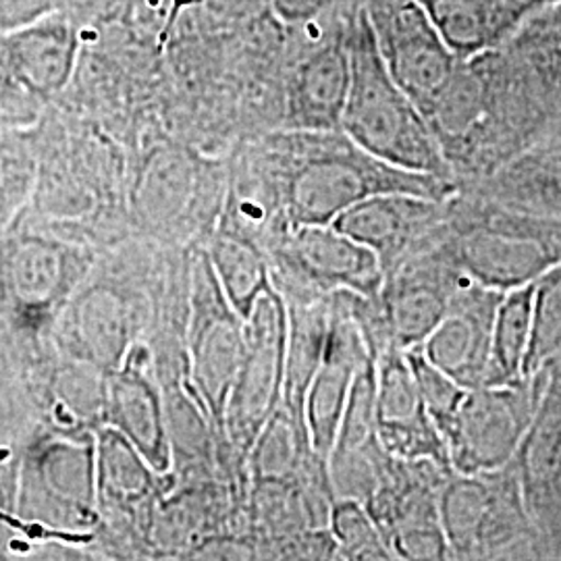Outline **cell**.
<instances>
[{"label": "cell", "instance_id": "cell-1", "mask_svg": "<svg viewBox=\"0 0 561 561\" xmlns=\"http://www.w3.org/2000/svg\"><path fill=\"white\" fill-rule=\"evenodd\" d=\"M426 121L458 185L551 136L542 102L502 48L460 60Z\"/></svg>", "mask_w": 561, "mask_h": 561}, {"label": "cell", "instance_id": "cell-2", "mask_svg": "<svg viewBox=\"0 0 561 561\" xmlns=\"http://www.w3.org/2000/svg\"><path fill=\"white\" fill-rule=\"evenodd\" d=\"M275 190L283 225H331L350 206L377 194H416L447 201L460 185L410 173L375 159L341 129H283L259 154Z\"/></svg>", "mask_w": 561, "mask_h": 561}, {"label": "cell", "instance_id": "cell-3", "mask_svg": "<svg viewBox=\"0 0 561 561\" xmlns=\"http://www.w3.org/2000/svg\"><path fill=\"white\" fill-rule=\"evenodd\" d=\"M350 62L341 131L391 167L458 183L421 108L387 71L362 4L350 25Z\"/></svg>", "mask_w": 561, "mask_h": 561}, {"label": "cell", "instance_id": "cell-4", "mask_svg": "<svg viewBox=\"0 0 561 561\" xmlns=\"http://www.w3.org/2000/svg\"><path fill=\"white\" fill-rule=\"evenodd\" d=\"M447 225L449 259L484 287L530 285L561 262V219L503 206L468 187L447 198Z\"/></svg>", "mask_w": 561, "mask_h": 561}, {"label": "cell", "instance_id": "cell-5", "mask_svg": "<svg viewBox=\"0 0 561 561\" xmlns=\"http://www.w3.org/2000/svg\"><path fill=\"white\" fill-rule=\"evenodd\" d=\"M360 4L291 30L296 48L285 78V129H340L350 90V25Z\"/></svg>", "mask_w": 561, "mask_h": 561}, {"label": "cell", "instance_id": "cell-6", "mask_svg": "<svg viewBox=\"0 0 561 561\" xmlns=\"http://www.w3.org/2000/svg\"><path fill=\"white\" fill-rule=\"evenodd\" d=\"M547 387L541 368L512 385L468 389L458 419L447 435L454 472L477 474L500 470L516 458Z\"/></svg>", "mask_w": 561, "mask_h": 561}, {"label": "cell", "instance_id": "cell-7", "mask_svg": "<svg viewBox=\"0 0 561 561\" xmlns=\"http://www.w3.org/2000/svg\"><path fill=\"white\" fill-rule=\"evenodd\" d=\"M287 306L279 291L262 294L243 321V354L225 401L222 419L231 442L250 454L262 426L283 403Z\"/></svg>", "mask_w": 561, "mask_h": 561}, {"label": "cell", "instance_id": "cell-8", "mask_svg": "<svg viewBox=\"0 0 561 561\" xmlns=\"http://www.w3.org/2000/svg\"><path fill=\"white\" fill-rule=\"evenodd\" d=\"M362 7L387 71L426 119L460 59L419 0H364Z\"/></svg>", "mask_w": 561, "mask_h": 561}, {"label": "cell", "instance_id": "cell-9", "mask_svg": "<svg viewBox=\"0 0 561 561\" xmlns=\"http://www.w3.org/2000/svg\"><path fill=\"white\" fill-rule=\"evenodd\" d=\"M273 261L287 280L294 298H324L352 291L377 298L385 273L379 256L333 225L280 227Z\"/></svg>", "mask_w": 561, "mask_h": 561}, {"label": "cell", "instance_id": "cell-10", "mask_svg": "<svg viewBox=\"0 0 561 561\" xmlns=\"http://www.w3.org/2000/svg\"><path fill=\"white\" fill-rule=\"evenodd\" d=\"M443 241L385 271L375 306L387 345L403 352L421 347L442 321L456 289L468 279L449 259Z\"/></svg>", "mask_w": 561, "mask_h": 561}, {"label": "cell", "instance_id": "cell-11", "mask_svg": "<svg viewBox=\"0 0 561 561\" xmlns=\"http://www.w3.org/2000/svg\"><path fill=\"white\" fill-rule=\"evenodd\" d=\"M352 291L331 294V319L321 364L304 401V424L312 451L329 463L352 382L373 354Z\"/></svg>", "mask_w": 561, "mask_h": 561}, {"label": "cell", "instance_id": "cell-12", "mask_svg": "<svg viewBox=\"0 0 561 561\" xmlns=\"http://www.w3.org/2000/svg\"><path fill=\"white\" fill-rule=\"evenodd\" d=\"M331 225L370 248L385 273L447 236V201L401 192L377 194L350 206Z\"/></svg>", "mask_w": 561, "mask_h": 561}, {"label": "cell", "instance_id": "cell-13", "mask_svg": "<svg viewBox=\"0 0 561 561\" xmlns=\"http://www.w3.org/2000/svg\"><path fill=\"white\" fill-rule=\"evenodd\" d=\"M377 437L401 461H433L451 470L442 431L426 414L419 382L405 352L387 345L377 354Z\"/></svg>", "mask_w": 561, "mask_h": 561}, {"label": "cell", "instance_id": "cell-14", "mask_svg": "<svg viewBox=\"0 0 561 561\" xmlns=\"http://www.w3.org/2000/svg\"><path fill=\"white\" fill-rule=\"evenodd\" d=\"M503 294L474 280H463L442 321L421 345L426 360L466 389L482 387L486 379L493 324Z\"/></svg>", "mask_w": 561, "mask_h": 561}, {"label": "cell", "instance_id": "cell-15", "mask_svg": "<svg viewBox=\"0 0 561 561\" xmlns=\"http://www.w3.org/2000/svg\"><path fill=\"white\" fill-rule=\"evenodd\" d=\"M192 319V375L202 398L222 419L225 401L236 381L243 354V321L222 296L210 262L202 264Z\"/></svg>", "mask_w": 561, "mask_h": 561}, {"label": "cell", "instance_id": "cell-16", "mask_svg": "<svg viewBox=\"0 0 561 561\" xmlns=\"http://www.w3.org/2000/svg\"><path fill=\"white\" fill-rule=\"evenodd\" d=\"M9 69L32 102L50 101L76 73L80 32L71 9L2 34Z\"/></svg>", "mask_w": 561, "mask_h": 561}, {"label": "cell", "instance_id": "cell-17", "mask_svg": "<svg viewBox=\"0 0 561 561\" xmlns=\"http://www.w3.org/2000/svg\"><path fill=\"white\" fill-rule=\"evenodd\" d=\"M460 187L503 206L561 219V136L530 144L486 178Z\"/></svg>", "mask_w": 561, "mask_h": 561}, {"label": "cell", "instance_id": "cell-18", "mask_svg": "<svg viewBox=\"0 0 561 561\" xmlns=\"http://www.w3.org/2000/svg\"><path fill=\"white\" fill-rule=\"evenodd\" d=\"M445 44L460 60L510 41L533 9L524 0H419Z\"/></svg>", "mask_w": 561, "mask_h": 561}, {"label": "cell", "instance_id": "cell-19", "mask_svg": "<svg viewBox=\"0 0 561 561\" xmlns=\"http://www.w3.org/2000/svg\"><path fill=\"white\" fill-rule=\"evenodd\" d=\"M106 419L111 428L131 443L154 472L171 463L159 391L140 368L125 366L108 381Z\"/></svg>", "mask_w": 561, "mask_h": 561}, {"label": "cell", "instance_id": "cell-20", "mask_svg": "<svg viewBox=\"0 0 561 561\" xmlns=\"http://www.w3.org/2000/svg\"><path fill=\"white\" fill-rule=\"evenodd\" d=\"M502 50L537 92L551 136H561V4L533 11Z\"/></svg>", "mask_w": 561, "mask_h": 561}, {"label": "cell", "instance_id": "cell-21", "mask_svg": "<svg viewBox=\"0 0 561 561\" xmlns=\"http://www.w3.org/2000/svg\"><path fill=\"white\" fill-rule=\"evenodd\" d=\"M287 306V350L283 405L304 424V401L327 345L331 296L291 298ZM306 426V424H304Z\"/></svg>", "mask_w": 561, "mask_h": 561}, {"label": "cell", "instance_id": "cell-22", "mask_svg": "<svg viewBox=\"0 0 561 561\" xmlns=\"http://www.w3.org/2000/svg\"><path fill=\"white\" fill-rule=\"evenodd\" d=\"M533 294L535 283L507 289L503 294L491 340V358L484 385H512L522 381L524 362L533 329Z\"/></svg>", "mask_w": 561, "mask_h": 561}, {"label": "cell", "instance_id": "cell-23", "mask_svg": "<svg viewBox=\"0 0 561 561\" xmlns=\"http://www.w3.org/2000/svg\"><path fill=\"white\" fill-rule=\"evenodd\" d=\"M208 262L221 285L225 300L241 321H248L262 294L273 289L268 264L259 248L243 238L225 233L213 243Z\"/></svg>", "mask_w": 561, "mask_h": 561}, {"label": "cell", "instance_id": "cell-24", "mask_svg": "<svg viewBox=\"0 0 561 561\" xmlns=\"http://www.w3.org/2000/svg\"><path fill=\"white\" fill-rule=\"evenodd\" d=\"M96 472L101 491L121 505L140 502L152 491V466L111 426L99 435Z\"/></svg>", "mask_w": 561, "mask_h": 561}, {"label": "cell", "instance_id": "cell-25", "mask_svg": "<svg viewBox=\"0 0 561 561\" xmlns=\"http://www.w3.org/2000/svg\"><path fill=\"white\" fill-rule=\"evenodd\" d=\"M561 352V262L535 280L533 329L524 377L541 370Z\"/></svg>", "mask_w": 561, "mask_h": 561}, {"label": "cell", "instance_id": "cell-26", "mask_svg": "<svg viewBox=\"0 0 561 561\" xmlns=\"http://www.w3.org/2000/svg\"><path fill=\"white\" fill-rule=\"evenodd\" d=\"M327 528L343 560H393L377 524L358 500H335Z\"/></svg>", "mask_w": 561, "mask_h": 561}, {"label": "cell", "instance_id": "cell-27", "mask_svg": "<svg viewBox=\"0 0 561 561\" xmlns=\"http://www.w3.org/2000/svg\"><path fill=\"white\" fill-rule=\"evenodd\" d=\"M405 356L419 382V391H421L426 414L431 416V421L435 422V426L442 431L447 442V435L454 428V422L458 419L461 401L466 398L468 389L461 387L460 382L454 381L449 375H445L435 364L426 360L421 347L405 350Z\"/></svg>", "mask_w": 561, "mask_h": 561}, {"label": "cell", "instance_id": "cell-28", "mask_svg": "<svg viewBox=\"0 0 561 561\" xmlns=\"http://www.w3.org/2000/svg\"><path fill=\"white\" fill-rule=\"evenodd\" d=\"M271 15L287 30H298L314 21L335 15L352 0H264Z\"/></svg>", "mask_w": 561, "mask_h": 561}, {"label": "cell", "instance_id": "cell-29", "mask_svg": "<svg viewBox=\"0 0 561 561\" xmlns=\"http://www.w3.org/2000/svg\"><path fill=\"white\" fill-rule=\"evenodd\" d=\"M76 0H0V34L73 9Z\"/></svg>", "mask_w": 561, "mask_h": 561}, {"label": "cell", "instance_id": "cell-30", "mask_svg": "<svg viewBox=\"0 0 561 561\" xmlns=\"http://www.w3.org/2000/svg\"><path fill=\"white\" fill-rule=\"evenodd\" d=\"M533 11L537 9H545V7H553V4H561V0H524Z\"/></svg>", "mask_w": 561, "mask_h": 561}, {"label": "cell", "instance_id": "cell-31", "mask_svg": "<svg viewBox=\"0 0 561 561\" xmlns=\"http://www.w3.org/2000/svg\"><path fill=\"white\" fill-rule=\"evenodd\" d=\"M352 2H356V4H362V2H364V0H352Z\"/></svg>", "mask_w": 561, "mask_h": 561}, {"label": "cell", "instance_id": "cell-32", "mask_svg": "<svg viewBox=\"0 0 561 561\" xmlns=\"http://www.w3.org/2000/svg\"><path fill=\"white\" fill-rule=\"evenodd\" d=\"M558 560H561V545H560V553H558Z\"/></svg>", "mask_w": 561, "mask_h": 561}]
</instances>
